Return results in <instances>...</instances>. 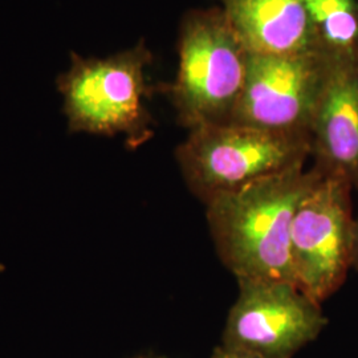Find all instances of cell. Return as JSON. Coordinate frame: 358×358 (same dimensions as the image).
I'll use <instances>...</instances> for the list:
<instances>
[{"label": "cell", "instance_id": "9a60e30c", "mask_svg": "<svg viewBox=\"0 0 358 358\" xmlns=\"http://www.w3.org/2000/svg\"><path fill=\"white\" fill-rule=\"evenodd\" d=\"M140 358H150V357H140Z\"/></svg>", "mask_w": 358, "mask_h": 358}, {"label": "cell", "instance_id": "ba28073f", "mask_svg": "<svg viewBox=\"0 0 358 358\" xmlns=\"http://www.w3.org/2000/svg\"><path fill=\"white\" fill-rule=\"evenodd\" d=\"M313 167L358 189V87L353 64L332 63L310 125Z\"/></svg>", "mask_w": 358, "mask_h": 358}, {"label": "cell", "instance_id": "7c38bea8", "mask_svg": "<svg viewBox=\"0 0 358 358\" xmlns=\"http://www.w3.org/2000/svg\"><path fill=\"white\" fill-rule=\"evenodd\" d=\"M352 268L358 271V217L353 226V245H352Z\"/></svg>", "mask_w": 358, "mask_h": 358}, {"label": "cell", "instance_id": "3957f363", "mask_svg": "<svg viewBox=\"0 0 358 358\" xmlns=\"http://www.w3.org/2000/svg\"><path fill=\"white\" fill-rule=\"evenodd\" d=\"M152 52L143 40L105 59L71 53L69 69L56 85L64 99L68 127L73 133L124 134L136 148L152 136V115L145 101L153 93L146 80Z\"/></svg>", "mask_w": 358, "mask_h": 358}, {"label": "cell", "instance_id": "277c9868", "mask_svg": "<svg viewBox=\"0 0 358 358\" xmlns=\"http://www.w3.org/2000/svg\"><path fill=\"white\" fill-rule=\"evenodd\" d=\"M186 185L203 203L256 179L304 165L310 136L236 124L192 129L177 148Z\"/></svg>", "mask_w": 358, "mask_h": 358}, {"label": "cell", "instance_id": "8992f818", "mask_svg": "<svg viewBox=\"0 0 358 358\" xmlns=\"http://www.w3.org/2000/svg\"><path fill=\"white\" fill-rule=\"evenodd\" d=\"M222 345L257 358H292L328 324L320 303L285 280L238 279Z\"/></svg>", "mask_w": 358, "mask_h": 358}, {"label": "cell", "instance_id": "30bf717a", "mask_svg": "<svg viewBox=\"0 0 358 358\" xmlns=\"http://www.w3.org/2000/svg\"><path fill=\"white\" fill-rule=\"evenodd\" d=\"M316 51L332 63L353 64L358 55V0H303Z\"/></svg>", "mask_w": 358, "mask_h": 358}, {"label": "cell", "instance_id": "7a4b0ae2", "mask_svg": "<svg viewBox=\"0 0 358 358\" xmlns=\"http://www.w3.org/2000/svg\"><path fill=\"white\" fill-rule=\"evenodd\" d=\"M177 77L167 87L179 124H229L243 90L248 56L222 8L187 13L178 38Z\"/></svg>", "mask_w": 358, "mask_h": 358}, {"label": "cell", "instance_id": "8fae6325", "mask_svg": "<svg viewBox=\"0 0 358 358\" xmlns=\"http://www.w3.org/2000/svg\"><path fill=\"white\" fill-rule=\"evenodd\" d=\"M211 358H257L255 356H251L248 353L244 352H239L235 349H230L226 346L219 345L213 353Z\"/></svg>", "mask_w": 358, "mask_h": 358}, {"label": "cell", "instance_id": "5bb4252c", "mask_svg": "<svg viewBox=\"0 0 358 358\" xmlns=\"http://www.w3.org/2000/svg\"><path fill=\"white\" fill-rule=\"evenodd\" d=\"M220 1H222V3H223V6H224V4L230 3V1H234V0H220Z\"/></svg>", "mask_w": 358, "mask_h": 358}, {"label": "cell", "instance_id": "52a82bcc", "mask_svg": "<svg viewBox=\"0 0 358 358\" xmlns=\"http://www.w3.org/2000/svg\"><path fill=\"white\" fill-rule=\"evenodd\" d=\"M331 66L319 53H250L243 90L229 124L310 136Z\"/></svg>", "mask_w": 358, "mask_h": 358}, {"label": "cell", "instance_id": "4fadbf2b", "mask_svg": "<svg viewBox=\"0 0 358 358\" xmlns=\"http://www.w3.org/2000/svg\"><path fill=\"white\" fill-rule=\"evenodd\" d=\"M353 73H355V78H356V83H357L358 87V55L356 57V60L353 62Z\"/></svg>", "mask_w": 358, "mask_h": 358}, {"label": "cell", "instance_id": "5b68a950", "mask_svg": "<svg viewBox=\"0 0 358 358\" xmlns=\"http://www.w3.org/2000/svg\"><path fill=\"white\" fill-rule=\"evenodd\" d=\"M317 171V177L294 211L291 263L294 284L322 303L344 284L352 268L355 217L345 179Z\"/></svg>", "mask_w": 358, "mask_h": 358}, {"label": "cell", "instance_id": "9c48e42d", "mask_svg": "<svg viewBox=\"0 0 358 358\" xmlns=\"http://www.w3.org/2000/svg\"><path fill=\"white\" fill-rule=\"evenodd\" d=\"M223 10L250 53H317L303 0H234Z\"/></svg>", "mask_w": 358, "mask_h": 358}, {"label": "cell", "instance_id": "6da1fadb", "mask_svg": "<svg viewBox=\"0 0 358 358\" xmlns=\"http://www.w3.org/2000/svg\"><path fill=\"white\" fill-rule=\"evenodd\" d=\"M316 177L315 167L296 165L206 202L217 255L236 279L294 282L292 220Z\"/></svg>", "mask_w": 358, "mask_h": 358}]
</instances>
